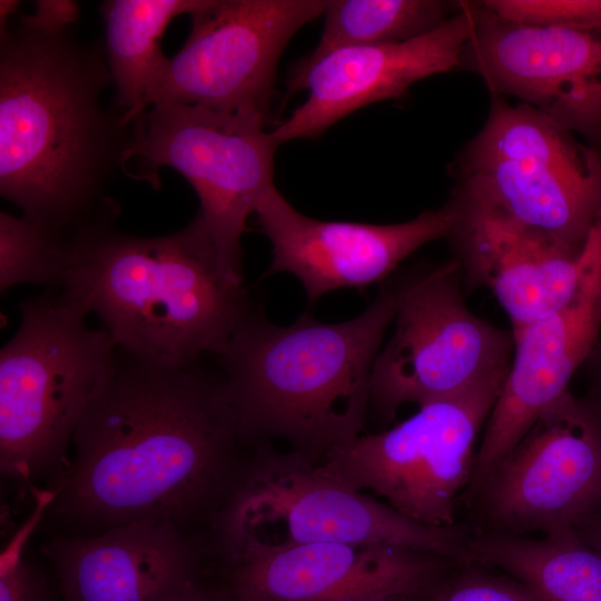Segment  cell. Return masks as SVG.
I'll return each mask as SVG.
<instances>
[{
	"instance_id": "6da1fadb",
	"label": "cell",
	"mask_w": 601,
	"mask_h": 601,
	"mask_svg": "<svg viewBox=\"0 0 601 601\" xmlns=\"http://www.w3.org/2000/svg\"><path fill=\"white\" fill-rule=\"evenodd\" d=\"M71 442L51 503L107 529L144 520L179 526L219 512L243 474L223 377L199 363L165 367L117 349L115 374Z\"/></svg>"
},
{
	"instance_id": "7a4b0ae2",
	"label": "cell",
	"mask_w": 601,
	"mask_h": 601,
	"mask_svg": "<svg viewBox=\"0 0 601 601\" xmlns=\"http://www.w3.org/2000/svg\"><path fill=\"white\" fill-rule=\"evenodd\" d=\"M110 86L99 42L21 20L0 32V195L69 246L119 214L132 126L102 101Z\"/></svg>"
},
{
	"instance_id": "3957f363",
	"label": "cell",
	"mask_w": 601,
	"mask_h": 601,
	"mask_svg": "<svg viewBox=\"0 0 601 601\" xmlns=\"http://www.w3.org/2000/svg\"><path fill=\"white\" fill-rule=\"evenodd\" d=\"M60 290L97 315L118 351L173 368L195 365L204 353L220 356L255 309L199 214L169 235L111 227L78 239Z\"/></svg>"
},
{
	"instance_id": "277c9868",
	"label": "cell",
	"mask_w": 601,
	"mask_h": 601,
	"mask_svg": "<svg viewBox=\"0 0 601 601\" xmlns=\"http://www.w3.org/2000/svg\"><path fill=\"white\" fill-rule=\"evenodd\" d=\"M400 288L383 284L359 316L336 324L303 313L277 326L254 309L219 356L242 443L282 437L319 464L361 435L373 364Z\"/></svg>"
},
{
	"instance_id": "5b68a950",
	"label": "cell",
	"mask_w": 601,
	"mask_h": 601,
	"mask_svg": "<svg viewBox=\"0 0 601 601\" xmlns=\"http://www.w3.org/2000/svg\"><path fill=\"white\" fill-rule=\"evenodd\" d=\"M19 309V327L0 351V469L30 480L62 459L115 374L117 347L60 289H45Z\"/></svg>"
},
{
	"instance_id": "8992f818",
	"label": "cell",
	"mask_w": 601,
	"mask_h": 601,
	"mask_svg": "<svg viewBox=\"0 0 601 601\" xmlns=\"http://www.w3.org/2000/svg\"><path fill=\"white\" fill-rule=\"evenodd\" d=\"M230 560L311 543L391 544L471 563L470 539L408 519L322 474L296 452L260 450L217 514Z\"/></svg>"
},
{
	"instance_id": "52a82bcc",
	"label": "cell",
	"mask_w": 601,
	"mask_h": 601,
	"mask_svg": "<svg viewBox=\"0 0 601 601\" xmlns=\"http://www.w3.org/2000/svg\"><path fill=\"white\" fill-rule=\"evenodd\" d=\"M461 196L579 256L601 213V155L540 110L496 96L463 154Z\"/></svg>"
},
{
	"instance_id": "ba28073f",
	"label": "cell",
	"mask_w": 601,
	"mask_h": 601,
	"mask_svg": "<svg viewBox=\"0 0 601 601\" xmlns=\"http://www.w3.org/2000/svg\"><path fill=\"white\" fill-rule=\"evenodd\" d=\"M267 117L158 102L132 122L124 173L156 188L160 167L180 173L195 189L223 267L244 282L240 239L260 199L275 187L278 144Z\"/></svg>"
},
{
	"instance_id": "9c48e42d",
	"label": "cell",
	"mask_w": 601,
	"mask_h": 601,
	"mask_svg": "<svg viewBox=\"0 0 601 601\" xmlns=\"http://www.w3.org/2000/svg\"><path fill=\"white\" fill-rule=\"evenodd\" d=\"M509 371L427 403L394 427L358 435L316 464L355 491L371 490L402 515L433 526L454 525L457 494L470 483L474 443Z\"/></svg>"
},
{
	"instance_id": "30bf717a",
	"label": "cell",
	"mask_w": 601,
	"mask_h": 601,
	"mask_svg": "<svg viewBox=\"0 0 601 601\" xmlns=\"http://www.w3.org/2000/svg\"><path fill=\"white\" fill-rule=\"evenodd\" d=\"M461 274L451 262L401 283L395 331L370 381L368 410L380 418L391 421L403 404L422 406L510 370L512 332L470 311Z\"/></svg>"
},
{
	"instance_id": "8fae6325",
	"label": "cell",
	"mask_w": 601,
	"mask_h": 601,
	"mask_svg": "<svg viewBox=\"0 0 601 601\" xmlns=\"http://www.w3.org/2000/svg\"><path fill=\"white\" fill-rule=\"evenodd\" d=\"M325 0H203L181 49L157 63L145 110L158 102L269 118L278 61Z\"/></svg>"
},
{
	"instance_id": "7c38bea8",
	"label": "cell",
	"mask_w": 601,
	"mask_h": 601,
	"mask_svg": "<svg viewBox=\"0 0 601 601\" xmlns=\"http://www.w3.org/2000/svg\"><path fill=\"white\" fill-rule=\"evenodd\" d=\"M487 532L574 529L601 510V422L569 391L550 405L477 492Z\"/></svg>"
},
{
	"instance_id": "4fadbf2b",
	"label": "cell",
	"mask_w": 601,
	"mask_h": 601,
	"mask_svg": "<svg viewBox=\"0 0 601 601\" xmlns=\"http://www.w3.org/2000/svg\"><path fill=\"white\" fill-rule=\"evenodd\" d=\"M601 332V213L581 253L578 285L568 302L512 328L513 359L475 453L472 492L512 451L536 418L565 392Z\"/></svg>"
},
{
	"instance_id": "5bb4252c",
	"label": "cell",
	"mask_w": 601,
	"mask_h": 601,
	"mask_svg": "<svg viewBox=\"0 0 601 601\" xmlns=\"http://www.w3.org/2000/svg\"><path fill=\"white\" fill-rule=\"evenodd\" d=\"M461 66L572 132L601 135V33L520 24L469 3Z\"/></svg>"
},
{
	"instance_id": "9a60e30c",
	"label": "cell",
	"mask_w": 601,
	"mask_h": 601,
	"mask_svg": "<svg viewBox=\"0 0 601 601\" xmlns=\"http://www.w3.org/2000/svg\"><path fill=\"white\" fill-rule=\"evenodd\" d=\"M255 214L272 245L267 274L295 275L308 303L332 290L382 283L417 248L449 237L456 218L451 203L391 225L319 220L295 209L276 186Z\"/></svg>"
},
{
	"instance_id": "2e32d148",
	"label": "cell",
	"mask_w": 601,
	"mask_h": 601,
	"mask_svg": "<svg viewBox=\"0 0 601 601\" xmlns=\"http://www.w3.org/2000/svg\"><path fill=\"white\" fill-rule=\"evenodd\" d=\"M472 33L469 3L434 30L396 43L349 47L315 61L299 60L287 79L288 93L307 98L272 130L280 146L324 134L342 118L371 104L397 98L413 83L461 66Z\"/></svg>"
},
{
	"instance_id": "e0dca14e",
	"label": "cell",
	"mask_w": 601,
	"mask_h": 601,
	"mask_svg": "<svg viewBox=\"0 0 601 601\" xmlns=\"http://www.w3.org/2000/svg\"><path fill=\"white\" fill-rule=\"evenodd\" d=\"M237 601L412 600L452 562L391 544L311 543L233 560Z\"/></svg>"
},
{
	"instance_id": "ac0fdd59",
	"label": "cell",
	"mask_w": 601,
	"mask_h": 601,
	"mask_svg": "<svg viewBox=\"0 0 601 601\" xmlns=\"http://www.w3.org/2000/svg\"><path fill=\"white\" fill-rule=\"evenodd\" d=\"M449 235L461 272L489 288L512 328L531 323L570 299L578 285L581 254L574 256L544 233L506 213L464 196Z\"/></svg>"
},
{
	"instance_id": "d6986e66",
	"label": "cell",
	"mask_w": 601,
	"mask_h": 601,
	"mask_svg": "<svg viewBox=\"0 0 601 601\" xmlns=\"http://www.w3.org/2000/svg\"><path fill=\"white\" fill-rule=\"evenodd\" d=\"M65 601H171L197 582L199 554L178 525L136 521L43 546Z\"/></svg>"
},
{
	"instance_id": "ffe728a7",
	"label": "cell",
	"mask_w": 601,
	"mask_h": 601,
	"mask_svg": "<svg viewBox=\"0 0 601 601\" xmlns=\"http://www.w3.org/2000/svg\"><path fill=\"white\" fill-rule=\"evenodd\" d=\"M473 560L505 570L543 601H601V555L574 529L542 539L471 535Z\"/></svg>"
},
{
	"instance_id": "44dd1931",
	"label": "cell",
	"mask_w": 601,
	"mask_h": 601,
	"mask_svg": "<svg viewBox=\"0 0 601 601\" xmlns=\"http://www.w3.org/2000/svg\"><path fill=\"white\" fill-rule=\"evenodd\" d=\"M203 0H109L101 6L106 23L105 53L115 104L125 122L142 117L151 75L162 58L160 39L169 22L190 14Z\"/></svg>"
},
{
	"instance_id": "7402d4cb",
	"label": "cell",
	"mask_w": 601,
	"mask_h": 601,
	"mask_svg": "<svg viewBox=\"0 0 601 601\" xmlns=\"http://www.w3.org/2000/svg\"><path fill=\"white\" fill-rule=\"evenodd\" d=\"M449 4L436 0H327L319 41L305 58L333 51L396 43L421 37L446 21Z\"/></svg>"
},
{
	"instance_id": "603a6c76",
	"label": "cell",
	"mask_w": 601,
	"mask_h": 601,
	"mask_svg": "<svg viewBox=\"0 0 601 601\" xmlns=\"http://www.w3.org/2000/svg\"><path fill=\"white\" fill-rule=\"evenodd\" d=\"M71 247L26 217L0 211V289L20 284L60 289Z\"/></svg>"
},
{
	"instance_id": "cb8c5ba5",
	"label": "cell",
	"mask_w": 601,
	"mask_h": 601,
	"mask_svg": "<svg viewBox=\"0 0 601 601\" xmlns=\"http://www.w3.org/2000/svg\"><path fill=\"white\" fill-rule=\"evenodd\" d=\"M499 17L520 24L601 33V0H486Z\"/></svg>"
},
{
	"instance_id": "d4e9b609",
	"label": "cell",
	"mask_w": 601,
	"mask_h": 601,
	"mask_svg": "<svg viewBox=\"0 0 601 601\" xmlns=\"http://www.w3.org/2000/svg\"><path fill=\"white\" fill-rule=\"evenodd\" d=\"M427 601H543L524 583L469 574L432 592Z\"/></svg>"
},
{
	"instance_id": "484cf974",
	"label": "cell",
	"mask_w": 601,
	"mask_h": 601,
	"mask_svg": "<svg viewBox=\"0 0 601 601\" xmlns=\"http://www.w3.org/2000/svg\"><path fill=\"white\" fill-rule=\"evenodd\" d=\"M0 601H58L48 580L20 549L1 556Z\"/></svg>"
},
{
	"instance_id": "4316f807",
	"label": "cell",
	"mask_w": 601,
	"mask_h": 601,
	"mask_svg": "<svg viewBox=\"0 0 601 601\" xmlns=\"http://www.w3.org/2000/svg\"><path fill=\"white\" fill-rule=\"evenodd\" d=\"M32 14L21 17V21L45 32H59L69 29L79 16V4L72 0H37Z\"/></svg>"
},
{
	"instance_id": "83f0119b",
	"label": "cell",
	"mask_w": 601,
	"mask_h": 601,
	"mask_svg": "<svg viewBox=\"0 0 601 601\" xmlns=\"http://www.w3.org/2000/svg\"><path fill=\"white\" fill-rule=\"evenodd\" d=\"M587 362H591V381L588 394L583 397L601 422V342L591 353Z\"/></svg>"
},
{
	"instance_id": "f1b7e54d",
	"label": "cell",
	"mask_w": 601,
	"mask_h": 601,
	"mask_svg": "<svg viewBox=\"0 0 601 601\" xmlns=\"http://www.w3.org/2000/svg\"><path fill=\"white\" fill-rule=\"evenodd\" d=\"M580 538L601 555V510L574 526Z\"/></svg>"
},
{
	"instance_id": "f546056e",
	"label": "cell",
	"mask_w": 601,
	"mask_h": 601,
	"mask_svg": "<svg viewBox=\"0 0 601 601\" xmlns=\"http://www.w3.org/2000/svg\"><path fill=\"white\" fill-rule=\"evenodd\" d=\"M171 601H227L223 595L204 588L197 582L175 597Z\"/></svg>"
},
{
	"instance_id": "4dcf8cb0",
	"label": "cell",
	"mask_w": 601,
	"mask_h": 601,
	"mask_svg": "<svg viewBox=\"0 0 601 601\" xmlns=\"http://www.w3.org/2000/svg\"><path fill=\"white\" fill-rule=\"evenodd\" d=\"M19 6L20 1L18 0L0 1V32H3L9 27V19L17 11Z\"/></svg>"
},
{
	"instance_id": "1f68e13d",
	"label": "cell",
	"mask_w": 601,
	"mask_h": 601,
	"mask_svg": "<svg viewBox=\"0 0 601 601\" xmlns=\"http://www.w3.org/2000/svg\"><path fill=\"white\" fill-rule=\"evenodd\" d=\"M385 601H412V600H405V599H393V600H385Z\"/></svg>"
}]
</instances>
